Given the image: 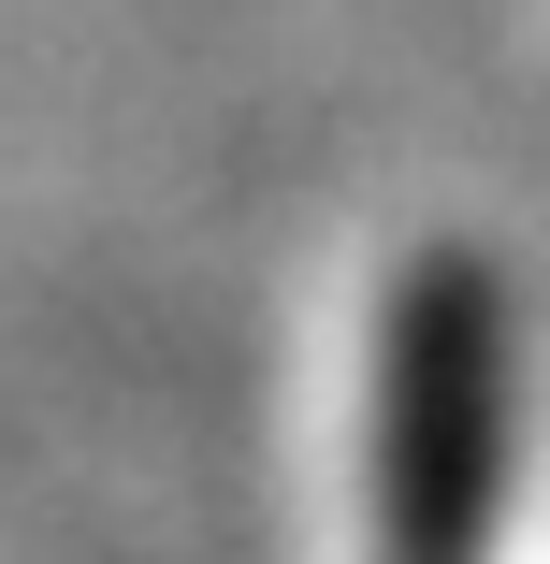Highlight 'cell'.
<instances>
[{
  "mask_svg": "<svg viewBox=\"0 0 550 564\" xmlns=\"http://www.w3.org/2000/svg\"><path fill=\"white\" fill-rule=\"evenodd\" d=\"M521 492V304L478 247L377 290L363 362V564H493Z\"/></svg>",
  "mask_w": 550,
  "mask_h": 564,
  "instance_id": "cell-1",
  "label": "cell"
}]
</instances>
